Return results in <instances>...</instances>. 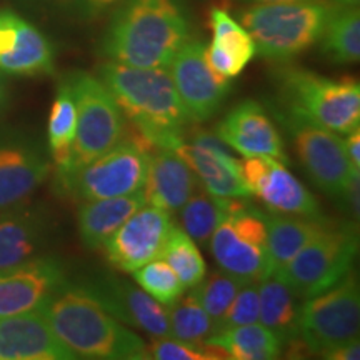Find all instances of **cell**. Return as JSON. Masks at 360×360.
<instances>
[{"label":"cell","instance_id":"e0dca14e","mask_svg":"<svg viewBox=\"0 0 360 360\" xmlns=\"http://www.w3.org/2000/svg\"><path fill=\"white\" fill-rule=\"evenodd\" d=\"M64 285L65 274L51 259H32L0 270V317L42 307Z\"/></svg>","mask_w":360,"mask_h":360},{"label":"cell","instance_id":"f1b7e54d","mask_svg":"<svg viewBox=\"0 0 360 360\" xmlns=\"http://www.w3.org/2000/svg\"><path fill=\"white\" fill-rule=\"evenodd\" d=\"M238 199L219 197L199 187L193 195L180 209L182 231L195 244L207 245L219 224L236 207Z\"/></svg>","mask_w":360,"mask_h":360},{"label":"cell","instance_id":"7bdbcfd3","mask_svg":"<svg viewBox=\"0 0 360 360\" xmlns=\"http://www.w3.org/2000/svg\"><path fill=\"white\" fill-rule=\"evenodd\" d=\"M360 0H334L335 7H359Z\"/></svg>","mask_w":360,"mask_h":360},{"label":"cell","instance_id":"d6986e66","mask_svg":"<svg viewBox=\"0 0 360 360\" xmlns=\"http://www.w3.org/2000/svg\"><path fill=\"white\" fill-rule=\"evenodd\" d=\"M75 359L52 332L44 309L0 317V360Z\"/></svg>","mask_w":360,"mask_h":360},{"label":"cell","instance_id":"836d02e7","mask_svg":"<svg viewBox=\"0 0 360 360\" xmlns=\"http://www.w3.org/2000/svg\"><path fill=\"white\" fill-rule=\"evenodd\" d=\"M132 276L135 282L146 290L148 295L154 297L157 302L165 307L177 302L184 294V285L174 272L172 267L164 259H154L150 262L134 270Z\"/></svg>","mask_w":360,"mask_h":360},{"label":"cell","instance_id":"f35d334b","mask_svg":"<svg viewBox=\"0 0 360 360\" xmlns=\"http://www.w3.org/2000/svg\"><path fill=\"white\" fill-rule=\"evenodd\" d=\"M349 137L344 141L345 154H347L350 164L360 170V127L347 134Z\"/></svg>","mask_w":360,"mask_h":360},{"label":"cell","instance_id":"7c38bea8","mask_svg":"<svg viewBox=\"0 0 360 360\" xmlns=\"http://www.w3.org/2000/svg\"><path fill=\"white\" fill-rule=\"evenodd\" d=\"M192 122H205L217 114L231 92V79L215 74L205 57V44L188 39L167 67Z\"/></svg>","mask_w":360,"mask_h":360},{"label":"cell","instance_id":"83f0119b","mask_svg":"<svg viewBox=\"0 0 360 360\" xmlns=\"http://www.w3.org/2000/svg\"><path fill=\"white\" fill-rule=\"evenodd\" d=\"M282 342L262 323H249L215 332L207 339L205 347L220 359L272 360L282 354Z\"/></svg>","mask_w":360,"mask_h":360},{"label":"cell","instance_id":"ab89813d","mask_svg":"<svg viewBox=\"0 0 360 360\" xmlns=\"http://www.w3.org/2000/svg\"><path fill=\"white\" fill-rule=\"evenodd\" d=\"M85 6L89 8H92V11L96 12H102V11H107V8L117 6V4L124 2V0H84Z\"/></svg>","mask_w":360,"mask_h":360},{"label":"cell","instance_id":"6da1fadb","mask_svg":"<svg viewBox=\"0 0 360 360\" xmlns=\"http://www.w3.org/2000/svg\"><path fill=\"white\" fill-rule=\"evenodd\" d=\"M124 2L103 37V56L141 69H167L192 37L186 8L180 0Z\"/></svg>","mask_w":360,"mask_h":360},{"label":"cell","instance_id":"603a6c76","mask_svg":"<svg viewBox=\"0 0 360 360\" xmlns=\"http://www.w3.org/2000/svg\"><path fill=\"white\" fill-rule=\"evenodd\" d=\"M214 39L205 47V57L215 74L225 79H233L242 74L247 64L255 57V44L245 27L233 20L222 8H214L210 13Z\"/></svg>","mask_w":360,"mask_h":360},{"label":"cell","instance_id":"4dcf8cb0","mask_svg":"<svg viewBox=\"0 0 360 360\" xmlns=\"http://www.w3.org/2000/svg\"><path fill=\"white\" fill-rule=\"evenodd\" d=\"M322 52L335 64H355L360 57L359 7H335L322 34Z\"/></svg>","mask_w":360,"mask_h":360},{"label":"cell","instance_id":"8992f818","mask_svg":"<svg viewBox=\"0 0 360 360\" xmlns=\"http://www.w3.org/2000/svg\"><path fill=\"white\" fill-rule=\"evenodd\" d=\"M69 80L77 105V127L69 169L57 175L82 167L105 154L125 134V115L97 75L75 72L69 75Z\"/></svg>","mask_w":360,"mask_h":360},{"label":"cell","instance_id":"1f68e13d","mask_svg":"<svg viewBox=\"0 0 360 360\" xmlns=\"http://www.w3.org/2000/svg\"><path fill=\"white\" fill-rule=\"evenodd\" d=\"M169 317L170 337L205 349L207 339L214 334V322L192 292L170 305Z\"/></svg>","mask_w":360,"mask_h":360},{"label":"cell","instance_id":"3957f363","mask_svg":"<svg viewBox=\"0 0 360 360\" xmlns=\"http://www.w3.org/2000/svg\"><path fill=\"white\" fill-rule=\"evenodd\" d=\"M42 309L52 332L75 359H148L146 342L107 312L84 287H64Z\"/></svg>","mask_w":360,"mask_h":360},{"label":"cell","instance_id":"b9f144b4","mask_svg":"<svg viewBox=\"0 0 360 360\" xmlns=\"http://www.w3.org/2000/svg\"><path fill=\"white\" fill-rule=\"evenodd\" d=\"M250 4H289V2H305V0H244Z\"/></svg>","mask_w":360,"mask_h":360},{"label":"cell","instance_id":"e575fe53","mask_svg":"<svg viewBox=\"0 0 360 360\" xmlns=\"http://www.w3.org/2000/svg\"><path fill=\"white\" fill-rule=\"evenodd\" d=\"M240 285L242 283L237 278L225 274L224 270H214L212 274L202 278L200 283L192 287L191 292L197 297V300L205 309V312L209 314V317L212 319L215 327L222 321Z\"/></svg>","mask_w":360,"mask_h":360},{"label":"cell","instance_id":"30bf717a","mask_svg":"<svg viewBox=\"0 0 360 360\" xmlns=\"http://www.w3.org/2000/svg\"><path fill=\"white\" fill-rule=\"evenodd\" d=\"M300 339L310 352L326 350L357 339L360 328V294L352 272L330 289L307 297L300 309Z\"/></svg>","mask_w":360,"mask_h":360},{"label":"cell","instance_id":"ac0fdd59","mask_svg":"<svg viewBox=\"0 0 360 360\" xmlns=\"http://www.w3.org/2000/svg\"><path fill=\"white\" fill-rule=\"evenodd\" d=\"M0 72L27 77L53 72L51 42L37 27L11 11H0Z\"/></svg>","mask_w":360,"mask_h":360},{"label":"cell","instance_id":"cb8c5ba5","mask_svg":"<svg viewBox=\"0 0 360 360\" xmlns=\"http://www.w3.org/2000/svg\"><path fill=\"white\" fill-rule=\"evenodd\" d=\"M257 283L260 323L282 344H297L300 339V297L278 272L267 274Z\"/></svg>","mask_w":360,"mask_h":360},{"label":"cell","instance_id":"74e56055","mask_svg":"<svg viewBox=\"0 0 360 360\" xmlns=\"http://www.w3.org/2000/svg\"><path fill=\"white\" fill-rule=\"evenodd\" d=\"M321 357L328 359V360H359L360 359L359 337L357 339L345 342V344L337 345V347L326 350V352L321 354Z\"/></svg>","mask_w":360,"mask_h":360},{"label":"cell","instance_id":"f546056e","mask_svg":"<svg viewBox=\"0 0 360 360\" xmlns=\"http://www.w3.org/2000/svg\"><path fill=\"white\" fill-rule=\"evenodd\" d=\"M75 127H77V105H75L74 89L67 77L58 87L51 115H49V147L57 165V172H64L69 169Z\"/></svg>","mask_w":360,"mask_h":360},{"label":"cell","instance_id":"2e32d148","mask_svg":"<svg viewBox=\"0 0 360 360\" xmlns=\"http://www.w3.org/2000/svg\"><path fill=\"white\" fill-rule=\"evenodd\" d=\"M84 289L120 322L142 328L152 337H170L169 309L146 290L115 277L97 278Z\"/></svg>","mask_w":360,"mask_h":360},{"label":"cell","instance_id":"5b68a950","mask_svg":"<svg viewBox=\"0 0 360 360\" xmlns=\"http://www.w3.org/2000/svg\"><path fill=\"white\" fill-rule=\"evenodd\" d=\"M282 96L287 115L349 134L360 124V87L355 79H327L304 69L282 72Z\"/></svg>","mask_w":360,"mask_h":360},{"label":"cell","instance_id":"60d3db41","mask_svg":"<svg viewBox=\"0 0 360 360\" xmlns=\"http://www.w3.org/2000/svg\"><path fill=\"white\" fill-rule=\"evenodd\" d=\"M7 102V85H6V79H4L2 72H0V112H2L4 107H6Z\"/></svg>","mask_w":360,"mask_h":360},{"label":"cell","instance_id":"4316f807","mask_svg":"<svg viewBox=\"0 0 360 360\" xmlns=\"http://www.w3.org/2000/svg\"><path fill=\"white\" fill-rule=\"evenodd\" d=\"M326 227V219L267 215V274L281 272Z\"/></svg>","mask_w":360,"mask_h":360},{"label":"cell","instance_id":"9c48e42d","mask_svg":"<svg viewBox=\"0 0 360 360\" xmlns=\"http://www.w3.org/2000/svg\"><path fill=\"white\" fill-rule=\"evenodd\" d=\"M359 237L354 225L330 227L327 224L278 274L297 295L307 299L330 289L352 272Z\"/></svg>","mask_w":360,"mask_h":360},{"label":"cell","instance_id":"44dd1931","mask_svg":"<svg viewBox=\"0 0 360 360\" xmlns=\"http://www.w3.org/2000/svg\"><path fill=\"white\" fill-rule=\"evenodd\" d=\"M51 170L47 157L34 142L0 139V212L20 205Z\"/></svg>","mask_w":360,"mask_h":360},{"label":"cell","instance_id":"7a4b0ae2","mask_svg":"<svg viewBox=\"0 0 360 360\" xmlns=\"http://www.w3.org/2000/svg\"><path fill=\"white\" fill-rule=\"evenodd\" d=\"M97 77L110 90L130 124L155 148L174 150L192 122L167 69H141L109 60Z\"/></svg>","mask_w":360,"mask_h":360},{"label":"cell","instance_id":"7402d4cb","mask_svg":"<svg viewBox=\"0 0 360 360\" xmlns=\"http://www.w3.org/2000/svg\"><path fill=\"white\" fill-rule=\"evenodd\" d=\"M200 187V180L182 157L170 148H157L148 159L142 193L148 205L177 212Z\"/></svg>","mask_w":360,"mask_h":360},{"label":"cell","instance_id":"ba28073f","mask_svg":"<svg viewBox=\"0 0 360 360\" xmlns=\"http://www.w3.org/2000/svg\"><path fill=\"white\" fill-rule=\"evenodd\" d=\"M150 155L132 139H122L82 167L58 174L57 180L74 199L82 202L129 195L142 191Z\"/></svg>","mask_w":360,"mask_h":360},{"label":"cell","instance_id":"8d00e7d4","mask_svg":"<svg viewBox=\"0 0 360 360\" xmlns=\"http://www.w3.org/2000/svg\"><path fill=\"white\" fill-rule=\"evenodd\" d=\"M150 354L148 359L155 360H219L220 357L210 349L195 347V345L180 342L174 337H157L147 347Z\"/></svg>","mask_w":360,"mask_h":360},{"label":"cell","instance_id":"9a60e30c","mask_svg":"<svg viewBox=\"0 0 360 360\" xmlns=\"http://www.w3.org/2000/svg\"><path fill=\"white\" fill-rule=\"evenodd\" d=\"M174 152L187 162L205 191L229 199L250 197L249 188L242 180L240 162L229 154L217 135L197 132L191 142L182 141Z\"/></svg>","mask_w":360,"mask_h":360},{"label":"cell","instance_id":"52a82bcc","mask_svg":"<svg viewBox=\"0 0 360 360\" xmlns=\"http://www.w3.org/2000/svg\"><path fill=\"white\" fill-rule=\"evenodd\" d=\"M220 270L240 283L259 282L267 276V215L238 199L209 240Z\"/></svg>","mask_w":360,"mask_h":360},{"label":"cell","instance_id":"5bb4252c","mask_svg":"<svg viewBox=\"0 0 360 360\" xmlns=\"http://www.w3.org/2000/svg\"><path fill=\"white\" fill-rule=\"evenodd\" d=\"M172 227L170 212L146 204L117 229L102 249L115 269L132 274L150 260L164 255Z\"/></svg>","mask_w":360,"mask_h":360},{"label":"cell","instance_id":"d4e9b609","mask_svg":"<svg viewBox=\"0 0 360 360\" xmlns=\"http://www.w3.org/2000/svg\"><path fill=\"white\" fill-rule=\"evenodd\" d=\"M47 237V220L34 209H12L0 217V270L32 260Z\"/></svg>","mask_w":360,"mask_h":360},{"label":"cell","instance_id":"8fae6325","mask_svg":"<svg viewBox=\"0 0 360 360\" xmlns=\"http://www.w3.org/2000/svg\"><path fill=\"white\" fill-rule=\"evenodd\" d=\"M282 120L315 186L327 195L344 200L354 180L359 179L360 170L350 164L339 134L317 127L295 115L283 114Z\"/></svg>","mask_w":360,"mask_h":360},{"label":"cell","instance_id":"d590c367","mask_svg":"<svg viewBox=\"0 0 360 360\" xmlns=\"http://www.w3.org/2000/svg\"><path fill=\"white\" fill-rule=\"evenodd\" d=\"M259 322V287L257 282L242 283L237 295L233 297L232 304L229 305L227 312L217 326L214 327L215 332L225 330V328H233L240 326H249V323Z\"/></svg>","mask_w":360,"mask_h":360},{"label":"cell","instance_id":"4fadbf2b","mask_svg":"<svg viewBox=\"0 0 360 360\" xmlns=\"http://www.w3.org/2000/svg\"><path fill=\"white\" fill-rule=\"evenodd\" d=\"M238 162L242 180L250 195H257L270 210L283 215L323 219L315 197L278 159L257 155Z\"/></svg>","mask_w":360,"mask_h":360},{"label":"cell","instance_id":"ee69618b","mask_svg":"<svg viewBox=\"0 0 360 360\" xmlns=\"http://www.w3.org/2000/svg\"><path fill=\"white\" fill-rule=\"evenodd\" d=\"M62 2H72V0H62Z\"/></svg>","mask_w":360,"mask_h":360},{"label":"cell","instance_id":"d6a6232c","mask_svg":"<svg viewBox=\"0 0 360 360\" xmlns=\"http://www.w3.org/2000/svg\"><path fill=\"white\" fill-rule=\"evenodd\" d=\"M162 257L177 274L184 289H192L205 277L207 269L199 247L177 225L169 233Z\"/></svg>","mask_w":360,"mask_h":360},{"label":"cell","instance_id":"ffe728a7","mask_svg":"<svg viewBox=\"0 0 360 360\" xmlns=\"http://www.w3.org/2000/svg\"><path fill=\"white\" fill-rule=\"evenodd\" d=\"M215 134L225 146L244 157L285 159L281 134L264 107L254 101H244L233 107L217 124Z\"/></svg>","mask_w":360,"mask_h":360},{"label":"cell","instance_id":"277c9868","mask_svg":"<svg viewBox=\"0 0 360 360\" xmlns=\"http://www.w3.org/2000/svg\"><path fill=\"white\" fill-rule=\"evenodd\" d=\"M334 4L305 0L289 4H252L240 13L255 51L270 60H290L321 40Z\"/></svg>","mask_w":360,"mask_h":360},{"label":"cell","instance_id":"484cf974","mask_svg":"<svg viewBox=\"0 0 360 360\" xmlns=\"http://www.w3.org/2000/svg\"><path fill=\"white\" fill-rule=\"evenodd\" d=\"M146 204L142 191L109 199L85 200L79 209V232L84 245L90 250L102 249L117 229Z\"/></svg>","mask_w":360,"mask_h":360}]
</instances>
